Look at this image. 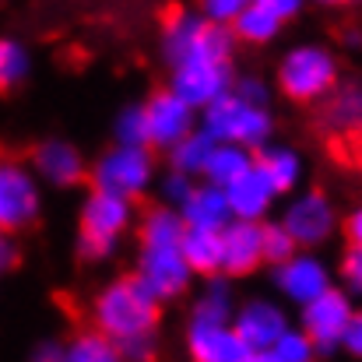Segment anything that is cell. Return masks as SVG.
<instances>
[{
  "instance_id": "obj_14",
  "label": "cell",
  "mask_w": 362,
  "mask_h": 362,
  "mask_svg": "<svg viewBox=\"0 0 362 362\" xmlns=\"http://www.w3.org/2000/svg\"><path fill=\"white\" fill-rule=\"evenodd\" d=\"M180 99H187L194 110H204L208 103H215L218 95H226L233 88V71L229 60H204V64H183L173 67V85H169Z\"/></svg>"
},
{
  "instance_id": "obj_39",
  "label": "cell",
  "mask_w": 362,
  "mask_h": 362,
  "mask_svg": "<svg viewBox=\"0 0 362 362\" xmlns=\"http://www.w3.org/2000/svg\"><path fill=\"white\" fill-rule=\"evenodd\" d=\"M257 4H264L267 11H274L281 21H288V18H296L303 11V0H257Z\"/></svg>"
},
{
  "instance_id": "obj_15",
  "label": "cell",
  "mask_w": 362,
  "mask_h": 362,
  "mask_svg": "<svg viewBox=\"0 0 362 362\" xmlns=\"http://www.w3.org/2000/svg\"><path fill=\"white\" fill-rule=\"evenodd\" d=\"M32 169L49 187H78L81 180H88V165H85L81 151L71 141H60V137L39 141L32 148Z\"/></svg>"
},
{
  "instance_id": "obj_40",
  "label": "cell",
  "mask_w": 362,
  "mask_h": 362,
  "mask_svg": "<svg viewBox=\"0 0 362 362\" xmlns=\"http://www.w3.org/2000/svg\"><path fill=\"white\" fill-rule=\"evenodd\" d=\"M345 240H349V246L362 250V208L345 218Z\"/></svg>"
},
{
  "instance_id": "obj_22",
  "label": "cell",
  "mask_w": 362,
  "mask_h": 362,
  "mask_svg": "<svg viewBox=\"0 0 362 362\" xmlns=\"http://www.w3.org/2000/svg\"><path fill=\"white\" fill-rule=\"evenodd\" d=\"M229 25H233V35H236V39L253 42V46H264V42H271V39L281 32V25H285V21H281L274 11H267L264 4L250 0L240 14L229 21Z\"/></svg>"
},
{
  "instance_id": "obj_7",
  "label": "cell",
  "mask_w": 362,
  "mask_h": 362,
  "mask_svg": "<svg viewBox=\"0 0 362 362\" xmlns=\"http://www.w3.org/2000/svg\"><path fill=\"white\" fill-rule=\"evenodd\" d=\"M88 180H92V187L113 190V194H123L134 201L155 180V155L148 151V144H117L92 165Z\"/></svg>"
},
{
  "instance_id": "obj_42",
  "label": "cell",
  "mask_w": 362,
  "mask_h": 362,
  "mask_svg": "<svg viewBox=\"0 0 362 362\" xmlns=\"http://www.w3.org/2000/svg\"><path fill=\"white\" fill-rule=\"evenodd\" d=\"M317 4H324V7H345V4H356V0H317Z\"/></svg>"
},
{
  "instance_id": "obj_17",
  "label": "cell",
  "mask_w": 362,
  "mask_h": 362,
  "mask_svg": "<svg viewBox=\"0 0 362 362\" xmlns=\"http://www.w3.org/2000/svg\"><path fill=\"white\" fill-rule=\"evenodd\" d=\"M236 334H240L243 341H246V349L260 359L278 338H281V331L288 327L285 324V313H281V306H274V303H267V299H253V303H246L240 313H236Z\"/></svg>"
},
{
  "instance_id": "obj_9",
  "label": "cell",
  "mask_w": 362,
  "mask_h": 362,
  "mask_svg": "<svg viewBox=\"0 0 362 362\" xmlns=\"http://www.w3.org/2000/svg\"><path fill=\"white\" fill-rule=\"evenodd\" d=\"M137 274L148 281V288L169 303V299H180L190 281H194V271L180 250V243H141V253H137Z\"/></svg>"
},
{
  "instance_id": "obj_24",
  "label": "cell",
  "mask_w": 362,
  "mask_h": 362,
  "mask_svg": "<svg viewBox=\"0 0 362 362\" xmlns=\"http://www.w3.org/2000/svg\"><path fill=\"white\" fill-rule=\"evenodd\" d=\"M218 141L201 127H194L187 137H180L173 148H169V165L173 169H180V173H187V176H201L204 173V165H208V158H211V148H215Z\"/></svg>"
},
{
  "instance_id": "obj_30",
  "label": "cell",
  "mask_w": 362,
  "mask_h": 362,
  "mask_svg": "<svg viewBox=\"0 0 362 362\" xmlns=\"http://www.w3.org/2000/svg\"><path fill=\"white\" fill-rule=\"evenodd\" d=\"M313 356H317V349H313V341L306 338V331L285 327L281 338L260 356V362H310Z\"/></svg>"
},
{
  "instance_id": "obj_31",
  "label": "cell",
  "mask_w": 362,
  "mask_h": 362,
  "mask_svg": "<svg viewBox=\"0 0 362 362\" xmlns=\"http://www.w3.org/2000/svg\"><path fill=\"white\" fill-rule=\"evenodd\" d=\"M260 236H264V260L267 264H285L296 250H299V243L288 236V229L281 226V222H274V226H260Z\"/></svg>"
},
{
  "instance_id": "obj_4",
  "label": "cell",
  "mask_w": 362,
  "mask_h": 362,
  "mask_svg": "<svg viewBox=\"0 0 362 362\" xmlns=\"http://www.w3.org/2000/svg\"><path fill=\"white\" fill-rule=\"evenodd\" d=\"M338 88V60L324 46H296L278 64V92L288 103L317 106Z\"/></svg>"
},
{
  "instance_id": "obj_25",
  "label": "cell",
  "mask_w": 362,
  "mask_h": 362,
  "mask_svg": "<svg viewBox=\"0 0 362 362\" xmlns=\"http://www.w3.org/2000/svg\"><path fill=\"white\" fill-rule=\"evenodd\" d=\"M250 165H253L250 148L233 144V141H218V144L211 148V158H208V165H204V173H201V176H204L208 183L226 187V183H233L236 176H243Z\"/></svg>"
},
{
  "instance_id": "obj_33",
  "label": "cell",
  "mask_w": 362,
  "mask_h": 362,
  "mask_svg": "<svg viewBox=\"0 0 362 362\" xmlns=\"http://www.w3.org/2000/svg\"><path fill=\"white\" fill-rule=\"evenodd\" d=\"M190 190H194V176H187V173H180V169H173V173L162 180V197H165V204H173V208H180Z\"/></svg>"
},
{
  "instance_id": "obj_37",
  "label": "cell",
  "mask_w": 362,
  "mask_h": 362,
  "mask_svg": "<svg viewBox=\"0 0 362 362\" xmlns=\"http://www.w3.org/2000/svg\"><path fill=\"white\" fill-rule=\"evenodd\" d=\"M236 92H240L243 99H250V103H257V106H267V85L264 81H257V78H243L233 85Z\"/></svg>"
},
{
  "instance_id": "obj_10",
  "label": "cell",
  "mask_w": 362,
  "mask_h": 362,
  "mask_svg": "<svg viewBox=\"0 0 362 362\" xmlns=\"http://www.w3.org/2000/svg\"><path fill=\"white\" fill-rule=\"evenodd\" d=\"M352 313L356 310H352L349 296L331 285L320 296H313L310 303H303V331L320 356H331L334 349H341V334H345Z\"/></svg>"
},
{
  "instance_id": "obj_28",
  "label": "cell",
  "mask_w": 362,
  "mask_h": 362,
  "mask_svg": "<svg viewBox=\"0 0 362 362\" xmlns=\"http://www.w3.org/2000/svg\"><path fill=\"white\" fill-rule=\"evenodd\" d=\"M32 71V57L18 39H0V92H14Z\"/></svg>"
},
{
  "instance_id": "obj_20",
  "label": "cell",
  "mask_w": 362,
  "mask_h": 362,
  "mask_svg": "<svg viewBox=\"0 0 362 362\" xmlns=\"http://www.w3.org/2000/svg\"><path fill=\"white\" fill-rule=\"evenodd\" d=\"M226 197L233 204V218H253V222H260L267 215V208L274 204L278 190L267 183V176L257 165H250L243 176H236L233 183H226Z\"/></svg>"
},
{
  "instance_id": "obj_29",
  "label": "cell",
  "mask_w": 362,
  "mask_h": 362,
  "mask_svg": "<svg viewBox=\"0 0 362 362\" xmlns=\"http://www.w3.org/2000/svg\"><path fill=\"white\" fill-rule=\"evenodd\" d=\"M194 320H229L233 317V296H229V285L218 278V274H211L208 278V288H204V296L194 303V313H190Z\"/></svg>"
},
{
  "instance_id": "obj_35",
  "label": "cell",
  "mask_w": 362,
  "mask_h": 362,
  "mask_svg": "<svg viewBox=\"0 0 362 362\" xmlns=\"http://www.w3.org/2000/svg\"><path fill=\"white\" fill-rule=\"evenodd\" d=\"M246 4H250V0H201L204 14H208V18H215V21H226V25L240 14Z\"/></svg>"
},
{
  "instance_id": "obj_34",
  "label": "cell",
  "mask_w": 362,
  "mask_h": 362,
  "mask_svg": "<svg viewBox=\"0 0 362 362\" xmlns=\"http://www.w3.org/2000/svg\"><path fill=\"white\" fill-rule=\"evenodd\" d=\"M341 278L352 292H362V250L349 246L345 257H341Z\"/></svg>"
},
{
  "instance_id": "obj_36",
  "label": "cell",
  "mask_w": 362,
  "mask_h": 362,
  "mask_svg": "<svg viewBox=\"0 0 362 362\" xmlns=\"http://www.w3.org/2000/svg\"><path fill=\"white\" fill-rule=\"evenodd\" d=\"M341 349H345L349 356L362 359V313H352V317H349V327H345V334H341Z\"/></svg>"
},
{
  "instance_id": "obj_1",
  "label": "cell",
  "mask_w": 362,
  "mask_h": 362,
  "mask_svg": "<svg viewBox=\"0 0 362 362\" xmlns=\"http://www.w3.org/2000/svg\"><path fill=\"white\" fill-rule=\"evenodd\" d=\"M158 317L162 299L148 288V281L137 271L110 281L92 303V320L103 334L117 341L120 359H148L155 352Z\"/></svg>"
},
{
  "instance_id": "obj_41",
  "label": "cell",
  "mask_w": 362,
  "mask_h": 362,
  "mask_svg": "<svg viewBox=\"0 0 362 362\" xmlns=\"http://www.w3.org/2000/svg\"><path fill=\"white\" fill-rule=\"evenodd\" d=\"M64 349H67V345H64ZM64 349L49 341V345H42V349L35 352V359H64Z\"/></svg>"
},
{
  "instance_id": "obj_23",
  "label": "cell",
  "mask_w": 362,
  "mask_h": 362,
  "mask_svg": "<svg viewBox=\"0 0 362 362\" xmlns=\"http://www.w3.org/2000/svg\"><path fill=\"white\" fill-rule=\"evenodd\" d=\"M253 165L267 176V183L278 194H288L299 183V176H303V162H299V155L292 148H264V151H257Z\"/></svg>"
},
{
  "instance_id": "obj_27",
  "label": "cell",
  "mask_w": 362,
  "mask_h": 362,
  "mask_svg": "<svg viewBox=\"0 0 362 362\" xmlns=\"http://www.w3.org/2000/svg\"><path fill=\"white\" fill-rule=\"evenodd\" d=\"M64 359L67 362H113V359H120V352H117V341L95 327V331L74 334L67 341V349H64Z\"/></svg>"
},
{
  "instance_id": "obj_8",
  "label": "cell",
  "mask_w": 362,
  "mask_h": 362,
  "mask_svg": "<svg viewBox=\"0 0 362 362\" xmlns=\"http://www.w3.org/2000/svg\"><path fill=\"white\" fill-rule=\"evenodd\" d=\"M42 208L35 173L18 158H0V233H25Z\"/></svg>"
},
{
  "instance_id": "obj_32",
  "label": "cell",
  "mask_w": 362,
  "mask_h": 362,
  "mask_svg": "<svg viewBox=\"0 0 362 362\" xmlns=\"http://www.w3.org/2000/svg\"><path fill=\"white\" fill-rule=\"evenodd\" d=\"M117 141L120 144H148V120L144 106H127L117 117ZM151 148V144H148Z\"/></svg>"
},
{
  "instance_id": "obj_3",
  "label": "cell",
  "mask_w": 362,
  "mask_h": 362,
  "mask_svg": "<svg viewBox=\"0 0 362 362\" xmlns=\"http://www.w3.org/2000/svg\"><path fill=\"white\" fill-rule=\"evenodd\" d=\"M134 222V201L92 187V194L81 204V229H78V253L81 260L95 264V260H110L117 253V243Z\"/></svg>"
},
{
  "instance_id": "obj_13",
  "label": "cell",
  "mask_w": 362,
  "mask_h": 362,
  "mask_svg": "<svg viewBox=\"0 0 362 362\" xmlns=\"http://www.w3.org/2000/svg\"><path fill=\"white\" fill-rule=\"evenodd\" d=\"M144 120H148V144L169 151L180 137L194 130V106L180 99L173 88H165L144 103Z\"/></svg>"
},
{
  "instance_id": "obj_16",
  "label": "cell",
  "mask_w": 362,
  "mask_h": 362,
  "mask_svg": "<svg viewBox=\"0 0 362 362\" xmlns=\"http://www.w3.org/2000/svg\"><path fill=\"white\" fill-rule=\"evenodd\" d=\"M264 260V236H260V222L253 218H233L222 229V274L243 278L253 274Z\"/></svg>"
},
{
  "instance_id": "obj_5",
  "label": "cell",
  "mask_w": 362,
  "mask_h": 362,
  "mask_svg": "<svg viewBox=\"0 0 362 362\" xmlns=\"http://www.w3.org/2000/svg\"><path fill=\"white\" fill-rule=\"evenodd\" d=\"M204 130L215 141H233L243 148H264V141L274 130V120H271L267 106H257V103L243 99L236 88H229L226 95H218L215 103L204 106Z\"/></svg>"
},
{
  "instance_id": "obj_6",
  "label": "cell",
  "mask_w": 362,
  "mask_h": 362,
  "mask_svg": "<svg viewBox=\"0 0 362 362\" xmlns=\"http://www.w3.org/2000/svg\"><path fill=\"white\" fill-rule=\"evenodd\" d=\"M324 141L334 162L362 169V85H345L324 99Z\"/></svg>"
},
{
  "instance_id": "obj_2",
  "label": "cell",
  "mask_w": 362,
  "mask_h": 362,
  "mask_svg": "<svg viewBox=\"0 0 362 362\" xmlns=\"http://www.w3.org/2000/svg\"><path fill=\"white\" fill-rule=\"evenodd\" d=\"M233 28L208 14H190L183 7H169L162 18V57L169 67L204 64V60H233Z\"/></svg>"
},
{
  "instance_id": "obj_38",
  "label": "cell",
  "mask_w": 362,
  "mask_h": 362,
  "mask_svg": "<svg viewBox=\"0 0 362 362\" xmlns=\"http://www.w3.org/2000/svg\"><path fill=\"white\" fill-rule=\"evenodd\" d=\"M18 260H21L18 243L11 240V233H0V274H7V271H11Z\"/></svg>"
},
{
  "instance_id": "obj_21",
  "label": "cell",
  "mask_w": 362,
  "mask_h": 362,
  "mask_svg": "<svg viewBox=\"0 0 362 362\" xmlns=\"http://www.w3.org/2000/svg\"><path fill=\"white\" fill-rule=\"evenodd\" d=\"M180 250H183V257H187L194 274H204V278L222 274V233H215V229H190L187 226V233L180 240Z\"/></svg>"
},
{
  "instance_id": "obj_19",
  "label": "cell",
  "mask_w": 362,
  "mask_h": 362,
  "mask_svg": "<svg viewBox=\"0 0 362 362\" xmlns=\"http://www.w3.org/2000/svg\"><path fill=\"white\" fill-rule=\"evenodd\" d=\"M180 215L190 229H215L222 233L233 222V204L226 197V187L218 183H201L187 194V201L180 204Z\"/></svg>"
},
{
  "instance_id": "obj_12",
  "label": "cell",
  "mask_w": 362,
  "mask_h": 362,
  "mask_svg": "<svg viewBox=\"0 0 362 362\" xmlns=\"http://www.w3.org/2000/svg\"><path fill=\"white\" fill-rule=\"evenodd\" d=\"M187 349L197 362H253L257 356L246 349L229 320H194L187 327Z\"/></svg>"
},
{
  "instance_id": "obj_18",
  "label": "cell",
  "mask_w": 362,
  "mask_h": 362,
  "mask_svg": "<svg viewBox=\"0 0 362 362\" xmlns=\"http://www.w3.org/2000/svg\"><path fill=\"white\" fill-rule=\"evenodd\" d=\"M327 285H331L327 267L310 253H292L285 264H278V288L299 306L310 303L313 296H320Z\"/></svg>"
},
{
  "instance_id": "obj_11",
  "label": "cell",
  "mask_w": 362,
  "mask_h": 362,
  "mask_svg": "<svg viewBox=\"0 0 362 362\" xmlns=\"http://www.w3.org/2000/svg\"><path fill=\"white\" fill-rule=\"evenodd\" d=\"M281 226L288 229V236L299 243V246H317V243L331 240L338 218H334V204L327 201L324 190H306L299 194L288 208H285V218Z\"/></svg>"
},
{
  "instance_id": "obj_26",
  "label": "cell",
  "mask_w": 362,
  "mask_h": 362,
  "mask_svg": "<svg viewBox=\"0 0 362 362\" xmlns=\"http://www.w3.org/2000/svg\"><path fill=\"white\" fill-rule=\"evenodd\" d=\"M187 233V222L180 215V208L173 211V204H158V208H148L137 222V236L141 243H180Z\"/></svg>"
}]
</instances>
